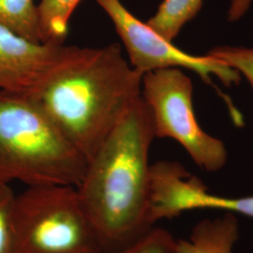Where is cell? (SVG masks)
<instances>
[{"instance_id": "6da1fadb", "label": "cell", "mask_w": 253, "mask_h": 253, "mask_svg": "<svg viewBox=\"0 0 253 253\" xmlns=\"http://www.w3.org/2000/svg\"><path fill=\"white\" fill-rule=\"evenodd\" d=\"M155 139L152 114L141 96L87 162L76 187L103 253L120 252L154 228L147 207Z\"/></svg>"}, {"instance_id": "7a4b0ae2", "label": "cell", "mask_w": 253, "mask_h": 253, "mask_svg": "<svg viewBox=\"0 0 253 253\" xmlns=\"http://www.w3.org/2000/svg\"><path fill=\"white\" fill-rule=\"evenodd\" d=\"M142 78L112 43L31 96L88 162L142 96Z\"/></svg>"}, {"instance_id": "3957f363", "label": "cell", "mask_w": 253, "mask_h": 253, "mask_svg": "<svg viewBox=\"0 0 253 253\" xmlns=\"http://www.w3.org/2000/svg\"><path fill=\"white\" fill-rule=\"evenodd\" d=\"M86 164L31 95L0 89V183L78 187Z\"/></svg>"}, {"instance_id": "277c9868", "label": "cell", "mask_w": 253, "mask_h": 253, "mask_svg": "<svg viewBox=\"0 0 253 253\" xmlns=\"http://www.w3.org/2000/svg\"><path fill=\"white\" fill-rule=\"evenodd\" d=\"M14 253H103L76 187L40 185L15 196Z\"/></svg>"}, {"instance_id": "5b68a950", "label": "cell", "mask_w": 253, "mask_h": 253, "mask_svg": "<svg viewBox=\"0 0 253 253\" xmlns=\"http://www.w3.org/2000/svg\"><path fill=\"white\" fill-rule=\"evenodd\" d=\"M193 84L179 68L156 70L143 75L142 97L153 118L156 138H170L208 172L226 164L227 149L219 139L206 132L193 107Z\"/></svg>"}, {"instance_id": "8992f818", "label": "cell", "mask_w": 253, "mask_h": 253, "mask_svg": "<svg viewBox=\"0 0 253 253\" xmlns=\"http://www.w3.org/2000/svg\"><path fill=\"white\" fill-rule=\"evenodd\" d=\"M108 15L120 40L125 46L128 63L143 75L168 68L187 69L199 75L206 84L214 86L212 77L217 76L230 87L240 84L242 76L217 58L190 54L173 45L158 34L146 22L137 18L121 0H96Z\"/></svg>"}, {"instance_id": "52a82bcc", "label": "cell", "mask_w": 253, "mask_h": 253, "mask_svg": "<svg viewBox=\"0 0 253 253\" xmlns=\"http://www.w3.org/2000/svg\"><path fill=\"white\" fill-rule=\"evenodd\" d=\"M95 49L34 42L0 26V89L34 95Z\"/></svg>"}, {"instance_id": "ba28073f", "label": "cell", "mask_w": 253, "mask_h": 253, "mask_svg": "<svg viewBox=\"0 0 253 253\" xmlns=\"http://www.w3.org/2000/svg\"><path fill=\"white\" fill-rule=\"evenodd\" d=\"M220 209L253 217V196L228 198L212 194L205 183L177 162L150 165L148 219L153 226L163 218L178 217L194 209Z\"/></svg>"}, {"instance_id": "9c48e42d", "label": "cell", "mask_w": 253, "mask_h": 253, "mask_svg": "<svg viewBox=\"0 0 253 253\" xmlns=\"http://www.w3.org/2000/svg\"><path fill=\"white\" fill-rule=\"evenodd\" d=\"M239 239V224L231 213L204 219L192 229L188 240H177L174 253H234Z\"/></svg>"}, {"instance_id": "30bf717a", "label": "cell", "mask_w": 253, "mask_h": 253, "mask_svg": "<svg viewBox=\"0 0 253 253\" xmlns=\"http://www.w3.org/2000/svg\"><path fill=\"white\" fill-rule=\"evenodd\" d=\"M204 0H163L147 25L169 42L179 35L181 29L195 18Z\"/></svg>"}, {"instance_id": "8fae6325", "label": "cell", "mask_w": 253, "mask_h": 253, "mask_svg": "<svg viewBox=\"0 0 253 253\" xmlns=\"http://www.w3.org/2000/svg\"><path fill=\"white\" fill-rule=\"evenodd\" d=\"M0 26L34 42H43L33 0H0Z\"/></svg>"}, {"instance_id": "7c38bea8", "label": "cell", "mask_w": 253, "mask_h": 253, "mask_svg": "<svg viewBox=\"0 0 253 253\" xmlns=\"http://www.w3.org/2000/svg\"><path fill=\"white\" fill-rule=\"evenodd\" d=\"M82 0H41L38 5L42 42L62 44L69 23Z\"/></svg>"}, {"instance_id": "4fadbf2b", "label": "cell", "mask_w": 253, "mask_h": 253, "mask_svg": "<svg viewBox=\"0 0 253 253\" xmlns=\"http://www.w3.org/2000/svg\"><path fill=\"white\" fill-rule=\"evenodd\" d=\"M208 54L244 76L253 90V47L217 46L209 50Z\"/></svg>"}, {"instance_id": "5bb4252c", "label": "cell", "mask_w": 253, "mask_h": 253, "mask_svg": "<svg viewBox=\"0 0 253 253\" xmlns=\"http://www.w3.org/2000/svg\"><path fill=\"white\" fill-rule=\"evenodd\" d=\"M15 196L9 184L0 183V253H14L13 208Z\"/></svg>"}, {"instance_id": "9a60e30c", "label": "cell", "mask_w": 253, "mask_h": 253, "mask_svg": "<svg viewBox=\"0 0 253 253\" xmlns=\"http://www.w3.org/2000/svg\"><path fill=\"white\" fill-rule=\"evenodd\" d=\"M175 243L168 231L153 228L134 244L115 253H174Z\"/></svg>"}, {"instance_id": "2e32d148", "label": "cell", "mask_w": 253, "mask_h": 253, "mask_svg": "<svg viewBox=\"0 0 253 253\" xmlns=\"http://www.w3.org/2000/svg\"><path fill=\"white\" fill-rule=\"evenodd\" d=\"M253 2V0H231L230 8L228 9V21L236 22L242 18L252 6Z\"/></svg>"}]
</instances>
